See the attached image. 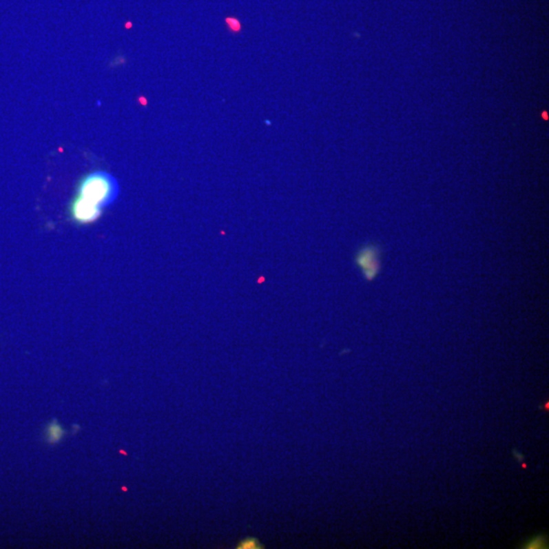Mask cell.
<instances>
[{"instance_id": "obj_4", "label": "cell", "mask_w": 549, "mask_h": 549, "mask_svg": "<svg viewBox=\"0 0 549 549\" xmlns=\"http://www.w3.org/2000/svg\"><path fill=\"white\" fill-rule=\"evenodd\" d=\"M546 544H548V542H546V537L538 536V537H534L533 539L530 540L526 546H524V548H548V546H546Z\"/></svg>"}, {"instance_id": "obj_1", "label": "cell", "mask_w": 549, "mask_h": 549, "mask_svg": "<svg viewBox=\"0 0 549 549\" xmlns=\"http://www.w3.org/2000/svg\"><path fill=\"white\" fill-rule=\"evenodd\" d=\"M117 196L118 183L114 177L102 171L90 173L79 185L78 194L70 206V216L76 223H92Z\"/></svg>"}, {"instance_id": "obj_5", "label": "cell", "mask_w": 549, "mask_h": 549, "mask_svg": "<svg viewBox=\"0 0 549 549\" xmlns=\"http://www.w3.org/2000/svg\"><path fill=\"white\" fill-rule=\"evenodd\" d=\"M514 455H515V457H516V458L518 459L519 461H520V462H521V461H523V459H524V457H523V455L521 454V453L517 452V450H514Z\"/></svg>"}, {"instance_id": "obj_2", "label": "cell", "mask_w": 549, "mask_h": 549, "mask_svg": "<svg viewBox=\"0 0 549 549\" xmlns=\"http://www.w3.org/2000/svg\"><path fill=\"white\" fill-rule=\"evenodd\" d=\"M382 249L375 243H367L355 254V264L366 281L371 282L380 274L382 269Z\"/></svg>"}, {"instance_id": "obj_3", "label": "cell", "mask_w": 549, "mask_h": 549, "mask_svg": "<svg viewBox=\"0 0 549 549\" xmlns=\"http://www.w3.org/2000/svg\"><path fill=\"white\" fill-rule=\"evenodd\" d=\"M66 435H68V431H65L56 419H53L45 428L44 441L49 444H56L63 441Z\"/></svg>"}]
</instances>
